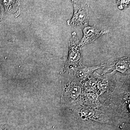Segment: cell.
Returning a JSON list of instances; mask_svg holds the SVG:
<instances>
[{
	"instance_id": "6da1fadb",
	"label": "cell",
	"mask_w": 130,
	"mask_h": 130,
	"mask_svg": "<svg viewBox=\"0 0 130 130\" xmlns=\"http://www.w3.org/2000/svg\"><path fill=\"white\" fill-rule=\"evenodd\" d=\"M62 80V103L72 108L83 104V83L77 79L70 71Z\"/></svg>"
},
{
	"instance_id": "7a4b0ae2",
	"label": "cell",
	"mask_w": 130,
	"mask_h": 130,
	"mask_svg": "<svg viewBox=\"0 0 130 130\" xmlns=\"http://www.w3.org/2000/svg\"><path fill=\"white\" fill-rule=\"evenodd\" d=\"M77 121L82 122H97L105 124L113 123L115 116L100 108H92L78 105L72 108Z\"/></svg>"
},
{
	"instance_id": "3957f363",
	"label": "cell",
	"mask_w": 130,
	"mask_h": 130,
	"mask_svg": "<svg viewBox=\"0 0 130 130\" xmlns=\"http://www.w3.org/2000/svg\"><path fill=\"white\" fill-rule=\"evenodd\" d=\"M74 9L72 18L67 21L70 26H79L82 28L88 25L89 5L85 1H72Z\"/></svg>"
},
{
	"instance_id": "277c9868",
	"label": "cell",
	"mask_w": 130,
	"mask_h": 130,
	"mask_svg": "<svg viewBox=\"0 0 130 130\" xmlns=\"http://www.w3.org/2000/svg\"><path fill=\"white\" fill-rule=\"evenodd\" d=\"M79 41L76 32H73L69 42V54L65 64L64 73L83 65L82 48L79 46Z\"/></svg>"
},
{
	"instance_id": "5b68a950",
	"label": "cell",
	"mask_w": 130,
	"mask_h": 130,
	"mask_svg": "<svg viewBox=\"0 0 130 130\" xmlns=\"http://www.w3.org/2000/svg\"><path fill=\"white\" fill-rule=\"evenodd\" d=\"M130 59L129 55L115 54L105 63V70L102 74L109 73L111 71L129 74Z\"/></svg>"
},
{
	"instance_id": "8992f818",
	"label": "cell",
	"mask_w": 130,
	"mask_h": 130,
	"mask_svg": "<svg viewBox=\"0 0 130 130\" xmlns=\"http://www.w3.org/2000/svg\"><path fill=\"white\" fill-rule=\"evenodd\" d=\"M82 30L83 37L79 41V46L82 48L85 45L91 43L100 37L109 32V30L98 28L95 25L86 26L83 27Z\"/></svg>"
},
{
	"instance_id": "52a82bcc",
	"label": "cell",
	"mask_w": 130,
	"mask_h": 130,
	"mask_svg": "<svg viewBox=\"0 0 130 130\" xmlns=\"http://www.w3.org/2000/svg\"><path fill=\"white\" fill-rule=\"evenodd\" d=\"M116 76V72L100 75L96 85L99 96L101 95L109 89L115 87Z\"/></svg>"
},
{
	"instance_id": "ba28073f",
	"label": "cell",
	"mask_w": 130,
	"mask_h": 130,
	"mask_svg": "<svg viewBox=\"0 0 130 130\" xmlns=\"http://www.w3.org/2000/svg\"><path fill=\"white\" fill-rule=\"evenodd\" d=\"M105 63L98 66L93 67L85 66L82 65L80 66L72 69L74 76L82 83L88 79L95 70L104 68Z\"/></svg>"
},
{
	"instance_id": "9c48e42d",
	"label": "cell",
	"mask_w": 130,
	"mask_h": 130,
	"mask_svg": "<svg viewBox=\"0 0 130 130\" xmlns=\"http://www.w3.org/2000/svg\"><path fill=\"white\" fill-rule=\"evenodd\" d=\"M98 93H83L82 105L92 108H100L102 107L100 102Z\"/></svg>"
},
{
	"instance_id": "30bf717a",
	"label": "cell",
	"mask_w": 130,
	"mask_h": 130,
	"mask_svg": "<svg viewBox=\"0 0 130 130\" xmlns=\"http://www.w3.org/2000/svg\"><path fill=\"white\" fill-rule=\"evenodd\" d=\"M100 74L96 72L83 83V93H98L97 83Z\"/></svg>"
},
{
	"instance_id": "8fae6325",
	"label": "cell",
	"mask_w": 130,
	"mask_h": 130,
	"mask_svg": "<svg viewBox=\"0 0 130 130\" xmlns=\"http://www.w3.org/2000/svg\"><path fill=\"white\" fill-rule=\"evenodd\" d=\"M116 3L119 9L121 10L127 8L130 5V1H118Z\"/></svg>"
},
{
	"instance_id": "7c38bea8",
	"label": "cell",
	"mask_w": 130,
	"mask_h": 130,
	"mask_svg": "<svg viewBox=\"0 0 130 130\" xmlns=\"http://www.w3.org/2000/svg\"><path fill=\"white\" fill-rule=\"evenodd\" d=\"M0 130H11L9 127L7 126H1L0 127Z\"/></svg>"
}]
</instances>
